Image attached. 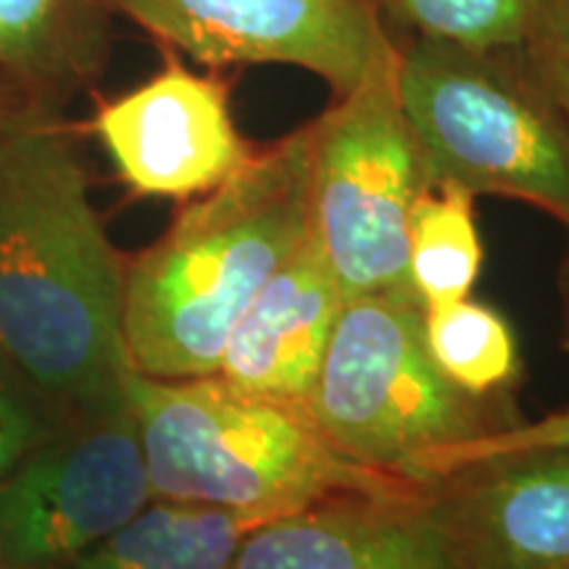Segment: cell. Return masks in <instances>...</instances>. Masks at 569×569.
I'll list each match as a JSON object with an SVG mask.
<instances>
[{
	"label": "cell",
	"instance_id": "cell-4",
	"mask_svg": "<svg viewBox=\"0 0 569 569\" xmlns=\"http://www.w3.org/2000/svg\"><path fill=\"white\" fill-rule=\"evenodd\" d=\"M398 96L432 184L530 203L569 230V122L522 48L409 38Z\"/></svg>",
	"mask_w": 569,
	"mask_h": 569
},
{
	"label": "cell",
	"instance_id": "cell-8",
	"mask_svg": "<svg viewBox=\"0 0 569 569\" xmlns=\"http://www.w3.org/2000/svg\"><path fill=\"white\" fill-rule=\"evenodd\" d=\"M206 67L284 63L311 71L336 98L398 51L372 0H103Z\"/></svg>",
	"mask_w": 569,
	"mask_h": 569
},
{
	"label": "cell",
	"instance_id": "cell-15",
	"mask_svg": "<svg viewBox=\"0 0 569 569\" xmlns=\"http://www.w3.org/2000/svg\"><path fill=\"white\" fill-rule=\"evenodd\" d=\"M475 196L438 182L422 190L409 213V274L425 306L461 301L480 274L482 246Z\"/></svg>",
	"mask_w": 569,
	"mask_h": 569
},
{
	"label": "cell",
	"instance_id": "cell-7",
	"mask_svg": "<svg viewBox=\"0 0 569 569\" xmlns=\"http://www.w3.org/2000/svg\"><path fill=\"white\" fill-rule=\"evenodd\" d=\"M151 498L130 398L63 419L0 482V569H67Z\"/></svg>",
	"mask_w": 569,
	"mask_h": 569
},
{
	"label": "cell",
	"instance_id": "cell-17",
	"mask_svg": "<svg viewBox=\"0 0 569 569\" xmlns=\"http://www.w3.org/2000/svg\"><path fill=\"white\" fill-rule=\"evenodd\" d=\"M382 19L411 38L467 46H519L536 0H372Z\"/></svg>",
	"mask_w": 569,
	"mask_h": 569
},
{
	"label": "cell",
	"instance_id": "cell-20",
	"mask_svg": "<svg viewBox=\"0 0 569 569\" xmlns=\"http://www.w3.org/2000/svg\"><path fill=\"white\" fill-rule=\"evenodd\" d=\"M519 48L569 122V0H536Z\"/></svg>",
	"mask_w": 569,
	"mask_h": 569
},
{
	"label": "cell",
	"instance_id": "cell-19",
	"mask_svg": "<svg viewBox=\"0 0 569 569\" xmlns=\"http://www.w3.org/2000/svg\"><path fill=\"white\" fill-rule=\"evenodd\" d=\"M540 448H569V409L549 415L538 422H517L488 436L465 440L443 451L430 453L417 467V480L430 482L453 469L478 465V461L509 457V453L540 451Z\"/></svg>",
	"mask_w": 569,
	"mask_h": 569
},
{
	"label": "cell",
	"instance_id": "cell-6",
	"mask_svg": "<svg viewBox=\"0 0 569 569\" xmlns=\"http://www.w3.org/2000/svg\"><path fill=\"white\" fill-rule=\"evenodd\" d=\"M309 124V232L343 301L422 303L409 274V213L432 177L398 96V51Z\"/></svg>",
	"mask_w": 569,
	"mask_h": 569
},
{
	"label": "cell",
	"instance_id": "cell-5",
	"mask_svg": "<svg viewBox=\"0 0 569 569\" xmlns=\"http://www.w3.org/2000/svg\"><path fill=\"white\" fill-rule=\"evenodd\" d=\"M303 409L356 465L417 480L430 453L522 422L511 393L453 386L425 346V306L346 301Z\"/></svg>",
	"mask_w": 569,
	"mask_h": 569
},
{
	"label": "cell",
	"instance_id": "cell-12",
	"mask_svg": "<svg viewBox=\"0 0 569 569\" xmlns=\"http://www.w3.org/2000/svg\"><path fill=\"white\" fill-rule=\"evenodd\" d=\"M343 306L309 232L234 322L217 375L246 393L303 407Z\"/></svg>",
	"mask_w": 569,
	"mask_h": 569
},
{
	"label": "cell",
	"instance_id": "cell-11",
	"mask_svg": "<svg viewBox=\"0 0 569 569\" xmlns=\"http://www.w3.org/2000/svg\"><path fill=\"white\" fill-rule=\"evenodd\" d=\"M230 569H457L427 488L419 496H338L253 528Z\"/></svg>",
	"mask_w": 569,
	"mask_h": 569
},
{
	"label": "cell",
	"instance_id": "cell-13",
	"mask_svg": "<svg viewBox=\"0 0 569 569\" xmlns=\"http://www.w3.org/2000/svg\"><path fill=\"white\" fill-rule=\"evenodd\" d=\"M111 59L103 0H0V82L27 101L63 109Z\"/></svg>",
	"mask_w": 569,
	"mask_h": 569
},
{
	"label": "cell",
	"instance_id": "cell-2",
	"mask_svg": "<svg viewBox=\"0 0 569 569\" xmlns=\"http://www.w3.org/2000/svg\"><path fill=\"white\" fill-rule=\"evenodd\" d=\"M311 124L256 148L167 232L124 259V340L134 372L217 375L234 322L309 234Z\"/></svg>",
	"mask_w": 569,
	"mask_h": 569
},
{
	"label": "cell",
	"instance_id": "cell-14",
	"mask_svg": "<svg viewBox=\"0 0 569 569\" xmlns=\"http://www.w3.org/2000/svg\"><path fill=\"white\" fill-rule=\"evenodd\" d=\"M269 519L190 501H151L67 569H230L243 538Z\"/></svg>",
	"mask_w": 569,
	"mask_h": 569
},
{
	"label": "cell",
	"instance_id": "cell-16",
	"mask_svg": "<svg viewBox=\"0 0 569 569\" xmlns=\"http://www.w3.org/2000/svg\"><path fill=\"white\" fill-rule=\"evenodd\" d=\"M425 346L440 372L472 396L511 393L519 380L515 330L493 306L472 298L425 306Z\"/></svg>",
	"mask_w": 569,
	"mask_h": 569
},
{
	"label": "cell",
	"instance_id": "cell-21",
	"mask_svg": "<svg viewBox=\"0 0 569 569\" xmlns=\"http://www.w3.org/2000/svg\"><path fill=\"white\" fill-rule=\"evenodd\" d=\"M557 293H559V315H561L559 346H561V351L569 353V246L565 251V259H561V264H559Z\"/></svg>",
	"mask_w": 569,
	"mask_h": 569
},
{
	"label": "cell",
	"instance_id": "cell-3",
	"mask_svg": "<svg viewBox=\"0 0 569 569\" xmlns=\"http://www.w3.org/2000/svg\"><path fill=\"white\" fill-rule=\"evenodd\" d=\"M127 398L151 496L163 501L277 519L327 498H407L427 488L356 465L303 407L246 393L219 375L159 380L132 372Z\"/></svg>",
	"mask_w": 569,
	"mask_h": 569
},
{
	"label": "cell",
	"instance_id": "cell-10",
	"mask_svg": "<svg viewBox=\"0 0 569 569\" xmlns=\"http://www.w3.org/2000/svg\"><path fill=\"white\" fill-rule=\"evenodd\" d=\"M427 503L457 569H569V448L453 469Z\"/></svg>",
	"mask_w": 569,
	"mask_h": 569
},
{
	"label": "cell",
	"instance_id": "cell-9",
	"mask_svg": "<svg viewBox=\"0 0 569 569\" xmlns=\"http://www.w3.org/2000/svg\"><path fill=\"white\" fill-rule=\"evenodd\" d=\"M92 130L132 193L182 203L211 193L256 153L234 124L227 82L188 69L174 51L159 74L106 101Z\"/></svg>",
	"mask_w": 569,
	"mask_h": 569
},
{
	"label": "cell",
	"instance_id": "cell-22",
	"mask_svg": "<svg viewBox=\"0 0 569 569\" xmlns=\"http://www.w3.org/2000/svg\"><path fill=\"white\" fill-rule=\"evenodd\" d=\"M32 106H40V103L27 101L24 96H19V92L11 90L9 84L0 82V132H3L13 119H19L27 109H32Z\"/></svg>",
	"mask_w": 569,
	"mask_h": 569
},
{
	"label": "cell",
	"instance_id": "cell-18",
	"mask_svg": "<svg viewBox=\"0 0 569 569\" xmlns=\"http://www.w3.org/2000/svg\"><path fill=\"white\" fill-rule=\"evenodd\" d=\"M63 419L69 417H63L0 348V482L27 453L51 438Z\"/></svg>",
	"mask_w": 569,
	"mask_h": 569
},
{
	"label": "cell",
	"instance_id": "cell-1",
	"mask_svg": "<svg viewBox=\"0 0 569 569\" xmlns=\"http://www.w3.org/2000/svg\"><path fill=\"white\" fill-rule=\"evenodd\" d=\"M0 348L63 417L127 403L124 256L51 106L0 132Z\"/></svg>",
	"mask_w": 569,
	"mask_h": 569
}]
</instances>
